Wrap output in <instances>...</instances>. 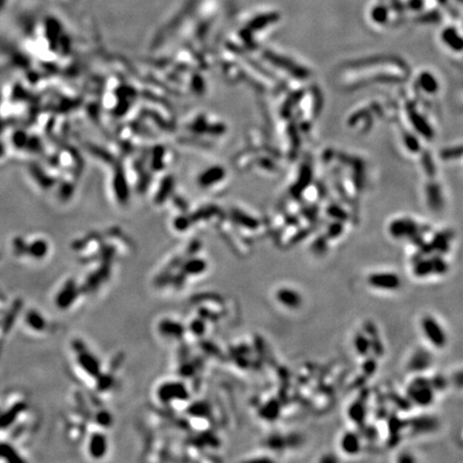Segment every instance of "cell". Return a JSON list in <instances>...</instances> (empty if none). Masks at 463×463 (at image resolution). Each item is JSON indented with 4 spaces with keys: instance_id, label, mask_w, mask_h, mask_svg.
Here are the masks:
<instances>
[{
    "instance_id": "6da1fadb",
    "label": "cell",
    "mask_w": 463,
    "mask_h": 463,
    "mask_svg": "<svg viewBox=\"0 0 463 463\" xmlns=\"http://www.w3.org/2000/svg\"><path fill=\"white\" fill-rule=\"evenodd\" d=\"M408 399L412 404L420 408H427L434 401V389L431 387L429 378L416 377L408 388Z\"/></svg>"
},
{
    "instance_id": "7a4b0ae2",
    "label": "cell",
    "mask_w": 463,
    "mask_h": 463,
    "mask_svg": "<svg viewBox=\"0 0 463 463\" xmlns=\"http://www.w3.org/2000/svg\"><path fill=\"white\" fill-rule=\"evenodd\" d=\"M449 266L442 255L432 256L430 259H420L413 266V272L417 278H427L432 275L441 276L448 271Z\"/></svg>"
},
{
    "instance_id": "3957f363",
    "label": "cell",
    "mask_w": 463,
    "mask_h": 463,
    "mask_svg": "<svg viewBox=\"0 0 463 463\" xmlns=\"http://www.w3.org/2000/svg\"><path fill=\"white\" fill-rule=\"evenodd\" d=\"M422 329L425 337L436 349H443L447 344V336L441 324L431 315H426L422 320Z\"/></svg>"
},
{
    "instance_id": "277c9868",
    "label": "cell",
    "mask_w": 463,
    "mask_h": 463,
    "mask_svg": "<svg viewBox=\"0 0 463 463\" xmlns=\"http://www.w3.org/2000/svg\"><path fill=\"white\" fill-rule=\"evenodd\" d=\"M401 279L393 272H374L368 277V284L373 288L396 291L401 286Z\"/></svg>"
},
{
    "instance_id": "5b68a950",
    "label": "cell",
    "mask_w": 463,
    "mask_h": 463,
    "mask_svg": "<svg viewBox=\"0 0 463 463\" xmlns=\"http://www.w3.org/2000/svg\"><path fill=\"white\" fill-rule=\"evenodd\" d=\"M158 393H159V398L163 402L175 401V400H186L189 397V392L185 384L178 382L163 384Z\"/></svg>"
},
{
    "instance_id": "8992f818",
    "label": "cell",
    "mask_w": 463,
    "mask_h": 463,
    "mask_svg": "<svg viewBox=\"0 0 463 463\" xmlns=\"http://www.w3.org/2000/svg\"><path fill=\"white\" fill-rule=\"evenodd\" d=\"M433 357L431 353L425 349H418L414 352L410 361L408 364V368L410 371L415 373H422L432 366Z\"/></svg>"
},
{
    "instance_id": "52a82bcc",
    "label": "cell",
    "mask_w": 463,
    "mask_h": 463,
    "mask_svg": "<svg viewBox=\"0 0 463 463\" xmlns=\"http://www.w3.org/2000/svg\"><path fill=\"white\" fill-rule=\"evenodd\" d=\"M364 333L368 336V338L370 339V344H371V353L373 354L374 357H382L384 355V352H385V349H384L383 342L378 336V330L375 324L371 322V321H367V322L364 324Z\"/></svg>"
},
{
    "instance_id": "ba28073f",
    "label": "cell",
    "mask_w": 463,
    "mask_h": 463,
    "mask_svg": "<svg viewBox=\"0 0 463 463\" xmlns=\"http://www.w3.org/2000/svg\"><path fill=\"white\" fill-rule=\"evenodd\" d=\"M276 297L279 303L289 309H297L303 303V297L301 294L297 293L295 289L289 287H282L278 289Z\"/></svg>"
},
{
    "instance_id": "9c48e42d",
    "label": "cell",
    "mask_w": 463,
    "mask_h": 463,
    "mask_svg": "<svg viewBox=\"0 0 463 463\" xmlns=\"http://www.w3.org/2000/svg\"><path fill=\"white\" fill-rule=\"evenodd\" d=\"M340 447L346 455L355 456L361 450V440L359 434L353 431L345 432L340 441Z\"/></svg>"
},
{
    "instance_id": "30bf717a",
    "label": "cell",
    "mask_w": 463,
    "mask_h": 463,
    "mask_svg": "<svg viewBox=\"0 0 463 463\" xmlns=\"http://www.w3.org/2000/svg\"><path fill=\"white\" fill-rule=\"evenodd\" d=\"M410 425L415 433H428L438 429L439 422L432 416H417L411 419Z\"/></svg>"
},
{
    "instance_id": "8fae6325",
    "label": "cell",
    "mask_w": 463,
    "mask_h": 463,
    "mask_svg": "<svg viewBox=\"0 0 463 463\" xmlns=\"http://www.w3.org/2000/svg\"><path fill=\"white\" fill-rule=\"evenodd\" d=\"M347 413H349L351 422H353L358 426H364L367 416V409L364 400L358 399L356 400L355 402L352 403Z\"/></svg>"
},
{
    "instance_id": "7c38bea8",
    "label": "cell",
    "mask_w": 463,
    "mask_h": 463,
    "mask_svg": "<svg viewBox=\"0 0 463 463\" xmlns=\"http://www.w3.org/2000/svg\"><path fill=\"white\" fill-rule=\"evenodd\" d=\"M78 362H80L81 367L85 370L88 374L97 376L100 373V364L98 359L91 355L88 352H83L81 355L78 356Z\"/></svg>"
},
{
    "instance_id": "4fadbf2b",
    "label": "cell",
    "mask_w": 463,
    "mask_h": 463,
    "mask_svg": "<svg viewBox=\"0 0 463 463\" xmlns=\"http://www.w3.org/2000/svg\"><path fill=\"white\" fill-rule=\"evenodd\" d=\"M89 450L93 458H102L107 450V441L105 436L101 433H94L91 436L90 444H89Z\"/></svg>"
},
{
    "instance_id": "5bb4252c",
    "label": "cell",
    "mask_w": 463,
    "mask_h": 463,
    "mask_svg": "<svg viewBox=\"0 0 463 463\" xmlns=\"http://www.w3.org/2000/svg\"><path fill=\"white\" fill-rule=\"evenodd\" d=\"M45 30H46V38L50 42L51 49H55L58 43V38H59V34L61 30V27L59 23H58V20L55 18L46 19Z\"/></svg>"
},
{
    "instance_id": "9a60e30c",
    "label": "cell",
    "mask_w": 463,
    "mask_h": 463,
    "mask_svg": "<svg viewBox=\"0 0 463 463\" xmlns=\"http://www.w3.org/2000/svg\"><path fill=\"white\" fill-rule=\"evenodd\" d=\"M159 328L161 334L166 337H171V338H180L183 334L182 325L170 320L162 321Z\"/></svg>"
},
{
    "instance_id": "2e32d148",
    "label": "cell",
    "mask_w": 463,
    "mask_h": 463,
    "mask_svg": "<svg viewBox=\"0 0 463 463\" xmlns=\"http://www.w3.org/2000/svg\"><path fill=\"white\" fill-rule=\"evenodd\" d=\"M354 347L357 352V354L361 357H367L371 353L370 339L368 338V336L364 333V331L356 334L354 338Z\"/></svg>"
},
{
    "instance_id": "e0dca14e",
    "label": "cell",
    "mask_w": 463,
    "mask_h": 463,
    "mask_svg": "<svg viewBox=\"0 0 463 463\" xmlns=\"http://www.w3.org/2000/svg\"><path fill=\"white\" fill-rule=\"evenodd\" d=\"M415 231H416L415 225L411 222H405V221H400V222L393 223L391 228V233L392 234L393 237L397 238L412 235Z\"/></svg>"
},
{
    "instance_id": "ac0fdd59",
    "label": "cell",
    "mask_w": 463,
    "mask_h": 463,
    "mask_svg": "<svg viewBox=\"0 0 463 463\" xmlns=\"http://www.w3.org/2000/svg\"><path fill=\"white\" fill-rule=\"evenodd\" d=\"M75 288L74 285L72 283L68 284V285L64 288V291L59 294V296L57 298V303L59 304V307L65 308L67 306H70L72 303L73 299L75 297Z\"/></svg>"
},
{
    "instance_id": "d6986e66",
    "label": "cell",
    "mask_w": 463,
    "mask_h": 463,
    "mask_svg": "<svg viewBox=\"0 0 463 463\" xmlns=\"http://www.w3.org/2000/svg\"><path fill=\"white\" fill-rule=\"evenodd\" d=\"M30 173H31V175L34 176L35 179L36 180V182H38L42 188H49L53 185V179H51V178L47 176L45 173H43V171H42L38 165L31 166L30 167Z\"/></svg>"
},
{
    "instance_id": "ffe728a7",
    "label": "cell",
    "mask_w": 463,
    "mask_h": 463,
    "mask_svg": "<svg viewBox=\"0 0 463 463\" xmlns=\"http://www.w3.org/2000/svg\"><path fill=\"white\" fill-rule=\"evenodd\" d=\"M361 369L366 376H371L375 373L377 369V360L374 356H367L365 361L362 362Z\"/></svg>"
},
{
    "instance_id": "44dd1931",
    "label": "cell",
    "mask_w": 463,
    "mask_h": 463,
    "mask_svg": "<svg viewBox=\"0 0 463 463\" xmlns=\"http://www.w3.org/2000/svg\"><path fill=\"white\" fill-rule=\"evenodd\" d=\"M29 253L36 257L44 256L47 252V245L43 240H38L29 247Z\"/></svg>"
},
{
    "instance_id": "7402d4cb",
    "label": "cell",
    "mask_w": 463,
    "mask_h": 463,
    "mask_svg": "<svg viewBox=\"0 0 463 463\" xmlns=\"http://www.w3.org/2000/svg\"><path fill=\"white\" fill-rule=\"evenodd\" d=\"M389 399L392 400V401L393 402V404H396L397 405V408L400 409V410H404V411H407V410H409L410 408H411V401H410V400L408 398H403L400 396L399 393L397 392H392V393H389Z\"/></svg>"
},
{
    "instance_id": "603a6c76",
    "label": "cell",
    "mask_w": 463,
    "mask_h": 463,
    "mask_svg": "<svg viewBox=\"0 0 463 463\" xmlns=\"http://www.w3.org/2000/svg\"><path fill=\"white\" fill-rule=\"evenodd\" d=\"M429 381H430V385L434 389V392L444 391L445 388H447V385H448V381H447V378L442 374H436L432 378H429Z\"/></svg>"
},
{
    "instance_id": "cb8c5ba5",
    "label": "cell",
    "mask_w": 463,
    "mask_h": 463,
    "mask_svg": "<svg viewBox=\"0 0 463 463\" xmlns=\"http://www.w3.org/2000/svg\"><path fill=\"white\" fill-rule=\"evenodd\" d=\"M279 404L277 401H270L268 402L267 405H265L264 410H263V413H264V416L267 419H273L277 418L279 415Z\"/></svg>"
},
{
    "instance_id": "d4e9b609",
    "label": "cell",
    "mask_w": 463,
    "mask_h": 463,
    "mask_svg": "<svg viewBox=\"0 0 463 463\" xmlns=\"http://www.w3.org/2000/svg\"><path fill=\"white\" fill-rule=\"evenodd\" d=\"M28 139L29 138L27 136V134H26L24 131L19 130L13 134L12 141H13L14 146L17 147V148H24V147H26V145H27Z\"/></svg>"
},
{
    "instance_id": "484cf974",
    "label": "cell",
    "mask_w": 463,
    "mask_h": 463,
    "mask_svg": "<svg viewBox=\"0 0 463 463\" xmlns=\"http://www.w3.org/2000/svg\"><path fill=\"white\" fill-rule=\"evenodd\" d=\"M28 324L31 326V327L36 329V330H41L44 328V321L41 319L40 315L36 312H31L28 315Z\"/></svg>"
},
{
    "instance_id": "4316f807",
    "label": "cell",
    "mask_w": 463,
    "mask_h": 463,
    "mask_svg": "<svg viewBox=\"0 0 463 463\" xmlns=\"http://www.w3.org/2000/svg\"><path fill=\"white\" fill-rule=\"evenodd\" d=\"M403 427V423L401 422V419L398 418L397 416H392L389 418V431H391L392 435H398L399 431L401 430Z\"/></svg>"
},
{
    "instance_id": "83f0119b",
    "label": "cell",
    "mask_w": 463,
    "mask_h": 463,
    "mask_svg": "<svg viewBox=\"0 0 463 463\" xmlns=\"http://www.w3.org/2000/svg\"><path fill=\"white\" fill-rule=\"evenodd\" d=\"M191 266H187V270L188 272H192V273H199V272H203L205 270V268H206V266H205L204 263L202 261H197V262H192Z\"/></svg>"
},
{
    "instance_id": "f1b7e54d",
    "label": "cell",
    "mask_w": 463,
    "mask_h": 463,
    "mask_svg": "<svg viewBox=\"0 0 463 463\" xmlns=\"http://www.w3.org/2000/svg\"><path fill=\"white\" fill-rule=\"evenodd\" d=\"M450 382L454 384L456 387L463 388V370L454 373L450 378Z\"/></svg>"
},
{
    "instance_id": "f546056e",
    "label": "cell",
    "mask_w": 463,
    "mask_h": 463,
    "mask_svg": "<svg viewBox=\"0 0 463 463\" xmlns=\"http://www.w3.org/2000/svg\"><path fill=\"white\" fill-rule=\"evenodd\" d=\"M327 249V245H326V241L320 239L313 246V250L317 254H323L324 252Z\"/></svg>"
},
{
    "instance_id": "4dcf8cb0",
    "label": "cell",
    "mask_w": 463,
    "mask_h": 463,
    "mask_svg": "<svg viewBox=\"0 0 463 463\" xmlns=\"http://www.w3.org/2000/svg\"><path fill=\"white\" fill-rule=\"evenodd\" d=\"M26 147H27V148L31 151H38L40 149V147H41V144H40V142L38 139H28V142H27V145H26Z\"/></svg>"
},
{
    "instance_id": "1f68e13d",
    "label": "cell",
    "mask_w": 463,
    "mask_h": 463,
    "mask_svg": "<svg viewBox=\"0 0 463 463\" xmlns=\"http://www.w3.org/2000/svg\"><path fill=\"white\" fill-rule=\"evenodd\" d=\"M98 423L101 426H108L110 424V416L107 412L101 413L98 416Z\"/></svg>"
},
{
    "instance_id": "d6a6232c",
    "label": "cell",
    "mask_w": 463,
    "mask_h": 463,
    "mask_svg": "<svg viewBox=\"0 0 463 463\" xmlns=\"http://www.w3.org/2000/svg\"><path fill=\"white\" fill-rule=\"evenodd\" d=\"M341 234V228L339 225H337L335 224L333 228H330V230L328 231V236L330 238H336V237H338V236Z\"/></svg>"
},
{
    "instance_id": "836d02e7",
    "label": "cell",
    "mask_w": 463,
    "mask_h": 463,
    "mask_svg": "<svg viewBox=\"0 0 463 463\" xmlns=\"http://www.w3.org/2000/svg\"><path fill=\"white\" fill-rule=\"evenodd\" d=\"M398 461L399 462H414L415 459L413 458V456H411L410 454H402V455H400V457L398 458Z\"/></svg>"
},
{
    "instance_id": "e575fe53",
    "label": "cell",
    "mask_w": 463,
    "mask_h": 463,
    "mask_svg": "<svg viewBox=\"0 0 463 463\" xmlns=\"http://www.w3.org/2000/svg\"><path fill=\"white\" fill-rule=\"evenodd\" d=\"M321 461H322V462H326V463H329V462H336L337 459H336L335 457L331 456V455H327V456H325Z\"/></svg>"
},
{
    "instance_id": "d590c367",
    "label": "cell",
    "mask_w": 463,
    "mask_h": 463,
    "mask_svg": "<svg viewBox=\"0 0 463 463\" xmlns=\"http://www.w3.org/2000/svg\"><path fill=\"white\" fill-rule=\"evenodd\" d=\"M4 154V145L2 142H0V157H2Z\"/></svg>"
},
{
    "instance_id": "8d00e7d4",
    "label": "cell",
    "mask_w": 463,
    "mask_h": 463,
    "mask_svg": "<svg viewBox=\"0 0 463 463\" xmlns=\"http://www.w3.org/2000/svg\"><path fill=\"white\" fill-rule=\"evenodd\" d=\"M2 130H3V125H2V120L1 118H0V133L2 132Z\"/></svg>"
},
{
    "instance_id": "74e56055",
    "label": "cell",
    "mask_w": 463,
    "mask_h": 463,
    "mask_svg": "<svg viewBox=\"0 0 463 463\" xmlns=\"http://www.w3.org/2000/svg\"><path fill=\"white\" fill-rule=\"evenodd\" d=\"M7 0H0V9H1L3 7V4L6 3Z\"/></svg>"
}]
</instances>
